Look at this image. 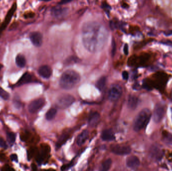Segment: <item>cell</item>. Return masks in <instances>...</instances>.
<instances>
[{
    "instance_id": "cell-1",
    "label": "cell",
    "mask_w": 172,
    "mask_h": 171,
    "mask_svg": "<svg viewBox=\"0 0 172 171\" xmlns=\"http://www.w3.org/2000/svg\"><path fill=\"white\" fill-rule=\"evenodd\" d=\"M107 38V31L99 23L89 22L83 25V43L90 52H97L102 49L106 43Z\"/></svg>"
},
{
    "instance_id": "cell-2",
    "label": "cell",
    "mask_w": 172,
    "mask_h": 171,
    "mask_svg": "<svg viewBox=\"0 0 172 171\" xmlns=\"http://www.w3.org/2000/svg\"><path fill=\"white\" fill-rule=\"evenodd\" d=\"M169 80V76L163 72L154 74L151 79L147 78L143 81L142 86L148 90H152L153 88H161L164 87Z\"/></svg>"
},
{
    "instance_id": "cell-3",
    "label": "cell",
    "mask_w": 172,
    "mask_h": 171,
    "mask_svg": "<svg viewBox=\"0 0 172 171\" xmlns=\"http://www.w3.org/2000/svg\"><path fill=\"white\" fill-rule=\"evenodd\" d=\"M80 76L76 71L68 70L63 72L60 79L61 88L66 90L74 88L80 81Z\"/></svg>"
},
{
    "instance_id": "cell-4",
    "label": "cell",
    "mask_w": 172,
    "mask_h": 171,
    "mask_svg": "<svg viewBox=\"0 0 172 171\" xmlns=\"http://www.w3.org/2000/svg\"><path fill=\"white\" fill-rule=\"evenodd\" d=\"M151 113L148 108H144L138 113L134 119L133 129L136 132L143 129L147 126L151 118Z\"/></svg>"
},
{
    "instance_id": "cell-5",
    "label": "cell",
    "mask_w": 172,
    "mask_h": 171,
    "mask_svg": "<svg viewBox=\"0 0 172 171\" xmlns=\"http://www.w3.org/2000/svg\"><path fill=\"white\" fill-rule=\"evenodd\" d=\"M75 98L70 94H63L57 98L56 105L61 109H65L70 107L75 102Z\"/></svg>"
},
{
    "instance_id": "cell-6",
    "label": "cell",
    "mask_w": 172,
    "mask_h": 171,
    "mask_svg": "<svg viewBox=\"0 0 172 171\" xmlns=\"http://www.w3.org/2000/svg\"><path fill=\"white\" fill-rule=\"evenodd\" d=\"M122 89L118 84H113L110 86L108 91V98L112 102L116 101L121 96Z\"/></svg>"
},
{
    "instance_id": "cell-7",
    "label": "cell",
    "mask_w": 172,
    "mask_h": 171,
    "mask_svg": "<svg viewBox=\"0 0 172 171\" xmlns=\"http://www.w3.org/2000/svg\"><path fill=\"white\" fill-rule=\"evenodd\" d=\"M165 108L164 105L161 103L156 104L153 111V120L156 123H159L164 117Z\"/></svg>"
},
{
    "instance_id": "cell-8",
    "label": "cell",
    "mask_w": 172,
    "mask_h": 171,
    "mask_svg": "<svg viewBox=\"0 0 172 171\" xmlns=\"http://www.w3.org/2000/svg\"><path fill=\"white\" fill-rule=\"evenodd\" d=\"M111 151L116 155L124 156L131 153L132 149L129 146L116 144L111 146Z\"/></svg>"
},
{
    "instance_id": "cell-9",
    "label": "cell",
    "mask_w": 172,
    "mask_h": 171,
    "mask_svg": "<svg viewBox=\"0 0 172 171\" xmlns=\"http://www.w3.org/2000/svg\"><path fill=\"white\" fill-rule=\"evenodd\" d=\"M46 103L45 99L43 98H39L31 102L28 106V110L31 113H35L43 108Z\"/></svg>"
},
{
    "instance_id": "cell-10",
    "label": "cell",
    "mask_w": 172,
    "mask_h": 171,
    "mask_svg": "<svg viewBox=\"0 0 172 171\" xmlns=\"http://www.w3.org/2000/svg\"><path fill=\"white\" fill-rule=\"evenodd\" d=\"M149 156L154 161H160L164 155V152L157 146H152L149 149Z\"/></svg>"
},
{
    "instance_id": "cell-11",
    "label": "cell",
    "mask_w": 172,
    "mask_h": 171,
    "mask_svg": "<svg viewBox=\"0 0 172 171\" xmlns=\"http://www.w3.org/2000/svg\"><path fill=\"white\" fill-rule=\"evenodd\" d=\"M150 59V55L148 54H144L143 55L139 57H132L129 59V64L131 65H134L136 64L138 65H144Z\"/></svg>"
},
{
    "instance_id": "cell-12",
    "label": "cell",
    "mask_w": 172,
    "mask_h": 171,
    "mask_svg": "<svg viewBox=\"0 0 172 171\" xmlns=\"http://www.w3.org/2000/svg\"><path fill=\"white\" fill-rule=\"evenodd\" d=\"M140 163V160L137 156H130L128 157L126 160V165L127 167L132 170H137V168L139 167Z\"/></svg>"
},
{
    "instance_id": "cell-13",
    "label": "cell",
    "mask_w": 172,
    "mask_h": 171,
    "mask_svg": "<svg viewBox=\"0 0 172 171\" xmlns=\"http://www.w3.org/2000/svg\"><path fill=\"white\" fill-rule=\"evenodd\" d=\"M16 8V3H14L13 4V6H12L11 8L10 9V10L8 11V13L7 14L4 23L2 24L1 26L0 27V31H2H2L5 29V28H6L7 26L8 25V24L10 22L11 19L13 15H14V12H15Z\"/></svg>"
},
{
    "instance_id": "cell-14",
    "label": "cell",
    "mask_w": 172,
    "mask_h": 171,
    "mask_svg": "<svg viewBox=\"0 0 172 171\" xmlns=\"http://www.w3.org/2000/svg\"><path fill=\"white\" fill-rule=\"evenodd\" d=\"M31 41L33 44L37 47L40 46L42 43V35L40 32H33L31 33L30 36Z\"/></svg>"
},
{
    "instance_id": "cell-15",
    "label": "cell",
    "mask_w": 172,
    "mask_h": 171,
    "mask_svg": "<svg viewBox=\"0 0 172 171\" xmlns=\"http://www.w3.org/2000/svg\"><path fill=\"white\" fill-rule=\"evenodd\" d=\"M68 13V10L66 8L55 7L52 9L51 13L52 16L56 18H62L67 15Z\"/></svg>"
},
{
    "instance_id": "cell-16",
    "label": "cell",
    "mask_w": 172,
    "mask_h": 171,
    "mask_svg": "<svg viewBox=\"0 0 172 171\" xmlns=\"http://www.w3.org/2000/svg\"><path fill=\"white\" fill-rule=\"evenodd\" d=\"M38 73L42 78H48L52 74V70L50 66L47 65H43L39 67Z\"/></svg>"
},
{
    "instance_id": "cell-17",
    "label": "cell",
    "mask_w": 172,
    "mask_h": 171,
    "mask_svg": "<svg viewBox=\"0 0 172 171\" xmlns=\"http://www.w3.org/2000/svg\"><path fill=\"white\" fill-rule=\"evenodd\" d=\"M100 120V115L98 112H93L89 116V123L91 127L96 126Z\"/></svg>"
},
{
    "instance_id": "cell-18",
    "label": "cell",
    "mask_w": 172,
    "mask_h": 171,
    "mask_svg": "<svg viewBox=\"0 0 172 171\" xmlns=\"http://www.w3.org/2000/svg\"><path fill=\"white\" fill-rule=\"evenodd\" d=\"M101 138L105 141H112L115 139L114 133L111 129H105L101 134Z\"/></svg>"
},
{
    "instance_id": "cell-19",
    "label": "cell",
    "mask_w": 172,
    "mask_h": 171,
    "mask_svg": "<svg viewBox=\"0 0 172 171\" xmlns=\"http://www.w3.org/2000/svg\"><path fill=\"white\" fill-rule=\"evenodd\" d=\"M139 99L134 95H130L128 99L127 105L128 108L131 109H135L138 106Z\"/></svg>"
},
{
    "instance_id": "cell-20",
    "label": "cell",
    "mask_w": 172,
    "mask_h": 171,
    "mask_svg": "<svg viewBox=\"0 0 172 171\" xmlns=\"http://www.w3.org/2000/svg\"><path fill=\"white\" fill-rule=\"evenodd\" d=\"M89 136V132L87 130H84L83 131L77 138V143L78 146H82V144L85 143L86 140L87 139Z\"/></svg>"
},
{
    "instance_id": "cell-21",
    "label": "cell",
    "mask_w": 172,
    "mask_h": 171,
    "mask_svg": "<svg viewBox=\"0 0 172 171\" xmlns=\"http://www.w3.org/2000/svg\"><path fill=\"white\" fill-rule=\"evenodd\" d=\"M31 75L28 72H26L19 79L17 84L19 85H21L24 84L28 83L31 81Z\"/></svg>"
},
{
    "instance_id": "cell-22",
    "label": "cell",
    "mask_w": 172,
    "mask_h": 171,
    "mask_svg": "<svg viewBox=\"0 0 172 171\" xmlns=\"http://www.w3.org/2000/svg\"><path fill=\"white\" fill-rule=\"evenodd\" d=\"M112 164V160L111 158H108L103 163L100 167L99 171H109Z\"/></svg>"
},
{
    "instance_id": "cell-23",
    "label": "cell",
    "mask_w": 172,
    "mask_h": 171,
    "mask_svg": "<svg viewBox=\"0 0 172 171\" xmlns=\"http://www.w3.org/2000/svg\"><path fill=\"white\" fill-rule=\"evenodd\" d=\"M107 79L105 76H103L98 80L96 83V87L99 90L102 91L104 89L106 84Z\"/></svg>"
},
{
    "instance_id": "cell-24",
    "label": "cell",
    "mask_w": 172,
    "mask_h": 171,
    "mask_svg": "<svg viewBox=\"0 0 172 171\" xmlns=\"http://www.w3.org/2000/svg\"><path fill=\"white\" fill-rule=\"evenodd\" d=\"M16 63L19 67H23L26 64V59L23 55L18 54L16 57Z\"/></svg>"
},
{
    "instance_id": "cell-25",
    "label": "cell",
    "mask_w": 172,
    "mask_h": 171,
    "mask_svg": "<svg viewBox=\"0 0 172 171\" xmlns=\"http://www.w3.org/2000/svg\"><path fill=\"white\" fill-rule=\"evenodd\" d=\"M57 113V110L54 108H51L48 110L46 114V119L48 120H51L53 119L56 117V114Z\"/></svg>"
},
{
    "instance_id": "cell-26",
    "label": "cell",
    "mask_w": 172,
    "mask_h": 171,
    "mask_svg": "<svg viewBox=\"0 0 172 171\" xmlns=\"http://www.w3.org/2000/svg\"><path fill=\"white\" fill-rule=\"evenodd\" d=\"M68 138H69V136L68 134H64L62 135L58 138L57 143H56L57 147H60L61 146L63 145L67 141V139H68Z\"/></svg>"
},
{
    "instance_id": "cell-27",
    "label": "cell",
    "mask_w": 172,
    "mask_h": 171,
    "mask_svg": "<svg viewBox=\"0 0 172 171\" xmlns=\"http://www.w3.org/2000/svg\"><path fill=\"white\" fill-rule=\"evenodd\" d=\"M7 139L10 143H13L15 142L16 135L12 132L8 133L7 134Z\"/></svg>"
},
{
    "instance_id": "cell-28",
    "label": "cell",
    "mask_w": 172,
    "mask_h": 171,
    "mask_svg": "<svg viewBox=\"0 0 172 171\" xmlns=\"http://www.w3.org/2000/svg\"><path fill=\"white\" fill-rule=\"evenodd\" d=\"M0 97L5 100L9 99V97H10L9 93H7L6 91L3 89L1 86H0Z\"/></svg>"
},
{
    "instance_id": "cell-29",
    "label": "cell",
    "mask_w": 172,
    "mask_h": 171,
    "mask_svg": "<svg viewBox=\"0 0 172 171\" xmlns=\"http://www.w3.org/2000/svg\"><path fill=\"white\" fill-rule=\"evenodd\" d=\"M164 139H166L169 143L172 144V134L167 133L164 134Z\"/></svg>"
},
{
    "instance_id": "cell-30",
    "label": "cell",
    "mask_w": 172,
    "mask_h": 171,
    "mask_svg": "<svg viewBox=\"0 0 172 171\" xmlns=\"http://www.w3.org/2000/svg\"><path fill=\"white\" fill-rule=\"evenodd\" d=\"M2 171H15V170L9 165H5L2 168Z\"/></svg>"
},
{
    "instance_id": "cell-31",
    "label": "cell",
    "mask_w": 172,
    "mask_h": 171,
    "mask_svg": "<svg viewBox=\"0 0 172 171\" xmlns=\"http://www.w3.org/2000/svg\"><path fill=\"white\" fill-rule=\"evenodd\" d=\"M0 147L4 149H6L8 148L6 143L2 138H0Z\"/></svg>"
},
{
    "instance_id": "cell-32",
    "label": "cell",
    "mask_w": 172,
    "mask_h": 171,
    "mask_svg": "<svg viewBox=\"0 0 172 171\" xmlns=\"http://www.w3.org/2000/svg\"><path fill=\"white\" fill-rule=\"evenodd\" d=\"M122 75L123 78L124 79V80H127L128 79V78H129L128 73L126 71H124L122 72Z\"/></svg>"
},
{
    "instance_id": "cell-33",
    "label": "cell",
    "mask_w": 172,
    "mask_h": 171,
    "mask_svg": "<svg viewBox=\"0 0 172 171\" xmlns=\"http://www.w3.org/2000/svg\"><path fill=\"white\" fill-rule=\"evenodd\" d=\"M18 23H17V22H14V23L10 26V27L9 28V30H13L15 29L17 27H18Z\"/></svg>"
},
{
    "instance_id": "cell-34",
    "label": "cell",
    "mask_w": 172,
    "mask_h": 171,
    "mask_svg": "<svg viewBox=\"0 0 172 171\" xmlns=\"http://www.w3.org/2000/svg\"><path fill=\"white\" fill-rule=\"evenodd\" d=\"M10 158L12 161H15V162H18V156H17L16 154L14 153V154L11 155Z\"/></svg>"
},
{
    "instance_id": "cell-35",
    "label": "cell",
    "mask_w": 172,
    "mask_h": 171,
    "mask_svg": "<svg viewBox=\"0 0 172 171\" xmlns=\"http://www.w3.org/2000/svg\"><path fill=\"white\" fill-rule=\"evenodd\" d=\"M112 46V55L113 56L115 54V50H116V44H115V41L114 40H113Z\"/></svg>"
},
{
    "instance_id": "cell-36",
    "label": "cell",
    "mask_w": 172,
    "mask_h": 171,
    "mask_svg": "<svg viewBox=\"0 0 172 171\" xmlns=\"http://www.w3.org/2000/svg\"><path fill=\"white\" fill-rule=\"evenodd\" d=\"M124 52L125 55H128V45L127 44H125L124 47Z\"/></svg>"
},
{
    "instance_id": "cell-37",
    "label": "cell",
    "mask_w": 172,
    "mask_h": 171,
    "mask_svg": "<svg viewBox=\"0 0 172 171\" xmlns=\"http://www.w3.org/2000/svg\"><path fill=\"white\" fill-rule=\"evenodd\" d=\"M33 16H34V14L32 13H26L24 15V17L26 18H31V17H33Z\"/></svg>"
},
{
    "instance_id": "cell-38",
    "label": "cell",
    "mask_w": 172,
    "mask_h": 171,
    "mask_svg": "<svg viewBox=\"0 0 172 171\" xmlns=\"http://www.w3.org/2000/svg\"><path fill=\"white\" fill-rule=\"evenodd\" d=\"M164 34L167 36H169L172 35V30L168 31L164 33Z\"/></svg>"
},
{
    "instance_id": "cell-39",
    "label": "cell",
    "mask_w": 172,
    "mask_h": 171,
    "mask_svg": "<svg viewBox=\"0 0 172 171\" xmlns=\"http://www.w3.org/2000/svg\"><path fill=\"white\" fill-rule=\"evenodd\" d=\"M31 166L33 170L35 171V170H36V166L35 165H34V164H32V165H31Z\"/></svg>"
},
{
    "instance_id": "cell-40",
    "label": "cell",
    "mask_w": 172,
    "mask_h": 171,
    "mask_svg": "<svg viewBox=\"0 0 172 171\" xmlns=\"http://www.w3.org/2000/svg\"><path fill=\"white\" fill-rule=\"evenodd\" d=\"M3 67V66H2V65L1 64H0V71H1V70L2 68Z\"/></svg>"
},
{
    "instance_id": "cell-41",
    "label": "cell",
    "mask_w": 172,
    "mask_h": 171,
    "mask_svg": "<svg viewBox=\"0 0 172 171\" xmlns=\"http://www.w3.org/2000/svg\"><path fill=\"white\" fill-rule=\"evenodd\" d=\"M171 98H172V93H171Z\"/></svg>"
},
{
    "instance_id": "cell-42",
    "label": "cell",
    "mask_w": 172,
    "mask_h": 171,
    "mask_svg": "<svg viewBox=\"0 0 172 171\" xmlns=\"http://www.w3.org/2000/svg\"><path fill=\"white\" fill-rule=\"evenodd\" d=\"M171 112H172V108H171Z\"/></svg>"
},
{
    "instance_id": "cell-43",
    "label": "cell",
    "mask_w": 172,
    "mask_h": 171,
    "mask_svg": "<svg viewBox=\"0 0 172 171\" xmlns=\"http://www.w3.org/2000/svg\"><path fill=\"white\" fill-rule=\"evenodd\" d=\"M50 171V170H48V171Z\"/></svg>"
}]
</instances>
